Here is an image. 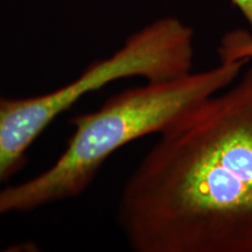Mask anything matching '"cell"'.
I'll return each mask as SVG.
<instances>
[{
  "instance_id": "cell-5",
  "label": "cell",
  "mask_w": 252,
  "mask_h": 252,
  "mask_svg": "<svg viewBox=\"0 0 252 252\" xmlns=\"http://www.w3.org/2000/svg\"><path fill=\"white\" fill-rule=\"evenodd\" d=\"M230 1L238 8V11L245 18L252 34V0H230Z\"/></svg>"
},
{
  "instance_id": "cell-4",
  "label": "cell",
  "mask_w": 252,
  "mask_h": 252,
  "mask_svg": "<svg viewBox=\"0 0 252 252\" xmlns=\"http://www.w3.org/2000/svg\"><path fill=\"white\" fill-rule=\"evenodd\" d=\"M220 61H236L252 60V34L231 33L228 34L220 42L219 48Z\"/></svg>"
},
{
  "instance_id": "cell-1",
  "label": "cell",
  "mask_w": 252,
  "mask_h": 252,
  "mask_svg": "<svg viewBox=\"0 0 252 252\" xmlns=\"http://www.w3.org/2000/svg\"><path fill=\"white\" fill-rule=\"evenodd\" d=\"M117 210L137 252H252V68L159 134Z\"/></svg>"
},
{
  "instance_id": "cell-3",
  "label": "cell",
  "mask_w": 252,
  "mask_h": 252,
  "mask_svg": "<svg viewBox=\"0 0 252 252\" xmlns=\"http://www.w3.org/2000/svg\"><path fill=\"white\" fill-rule=\"evenodd\" d=\"M194 32L176 18H163L135 32L118 50L91 62L82 74L40 96L0 94V186L27 163V152L63 112L112 82L140 77L174 80L193 71Z\"/></svg>"
},
{
  "instance_id": "cell-2",
  "label": "cell",
  "mask_w": 252,
  "mask_h": 252,
  "mask_svg": "<svg viewBox=\"0 0 252 252\" xmlns=\"http://www.w3.org/2000/svg\"><path fill=\"white\" fill-rule=\"evenodd\" d=\"M248 62L220 61L216 67L174 80L146 82L115 94L94 111L78 113L70 121L74 132L64 151L49 168L0 189V217L80 196L112 154L132 141L161 133L195 105L231 86Z\"/></svg>"
}]
</instances>
